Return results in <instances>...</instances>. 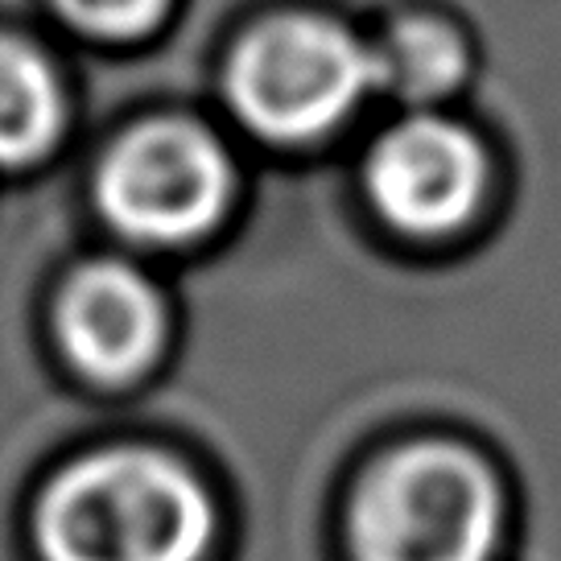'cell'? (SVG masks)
I'll return each instance as SVG.
<instances>
[{
  "label": "cell",
  "instance_id": "cell-1",
  "mask_svg": "<svg viewBox=\"0 0 561 561\" xmlns=\"http://www.w3.org/2000/svg\"><path fill=\"white\" fill-rule=\"evenodd\" d=\"M339 561H512L504 458L455 425H404L359 450L334 495Z\"/></svg>",
  "mask_w": 561,
  "mask_h": 561
},
{
  "label": "cell",
  "instance_id": "cell-2",
  "mask_svg": "<svg viewBox=\"0 0 561 561\" xmlns=\"http://www.w3.org/2000/svg\"><path fill=\"white\" fill-rule=\"evenodd\" d=\"M236 124L280 158H334L380 112L368 21L343 9H277L224 62Z\"/></svg>",
  "mask_w": 561,
  "mask_h": 561
},
{
  "label": "cell",
  "instance_id": "cell-3",
  "mask_svg": "<svg viewBox=\"0 0 561 561\" xmlns=\"http://www.w3.org/2000/svg\"><path fill=\"white\" fill-rule=\"evenodd\" d=\"M343 165L364 224L417 256L479 240L508 182L500 140L471 107L376 112L347 145Z\"/></svg>",
  "mask_w": 561,
  "mask_h": 561
},
{
  "label": "cell",
  "instance_id": "cell-4",
  "mask_svg": "<svg viewBox=\"0 0 561 561\" xmlns=\"http://www.w3.org/2000/svg\"><path fill=\"white\" fill-rule=\"evenodd\" d=\"M215 533L210 491L174 458L140 450L70 467L37 508L46 561H203Z\"/></svg>",
  "mask_w": 561,
  "mask_h": 561
},
{
  "label": "cell",
  "instance_id": "cell-5",
  "mask_svg": "<svg viewBox=\"0 0 561 561\" xmlns=\"http://www.w3.org/2000/svg\"><path fill=\"white\" fill-rule=\"evenodd\" d=\"M236 165L224 140L191 121L145 124L112 149L100 207L133 240L191 244L228 219Z\"/></svg>",
  "mask_w": 561,
  "mask_h": 561
},
{
  "label": "cell",
  "instance_id": "cell-6",
  "mask_svg": "<svg viewBox=\"0 0 561 561\" xmlns=\"http://www.w3.org/2000/svg\"><path fill=\"white\" fill-rule=\"evenodd\" d=\"M364 21L380 112L467 107L483 70V50L462 13L442 0H397Z\"/></svg>",
  "mask_w": 561,
  "mask_h": 561
},
{
  "label": "cell",
  "instance_id": "cell-7",
  "mask_svg": "<svg viewBox=\"0 0 561 561\" xmlns=\"http://www.w3.org/2000/svg\"><path fill=\"white\" fill-rule=\"evenodd\" d=\"M67 355L100 380L137 376L165 339L158 289L124 264H91L67 285L58 306Z\"/></svg>",
  "mask_w": 561,
  "mask_h": 561
},
{
  "label": "cell",
  "instance_id": "cell-8",
  "mask_svg": "<svg viewBox=\"0 0 561 561\" xmlns=\"http://www.w3.org/2000/svg\"><path fill=\"white\" fill-rule=\"evenodd\" d=\"M62 124V91L46 58L0 37V165L42 158Z\"/></svg>",
  "mask_w": 561,
  "mask_h": 561
},
{
  "label": "cell",
  "instance_id": "cell-9",
  "mask_svg": "<svg viewBox=\"0 0 561 561\" xmlns=\"http://www.w3.org/2000/svg\"><path fill=\"white\" fill-rule=\"evenodd\" d=\"M54 4L79 30L104 37L145 34L161 18V9H165V0H54Z\"/></svg>",
  "mask_w": 561,
  "mask_h": 561
},
{
  "label": "cell",
  "instance_id": "cell-10",
  "mask_svg": "<svg viewBox=\"0 0 561 561\" xmlns=\"http://www.w3.org/2000/svg\"><path fill=\"white\" fill-rule=\"evenodd\" d=\"M347 219H364V215L355 210V203H351V198H334V203H327V207L318 210V215H314L318 248H327V240H331L334 231L343 228ZM318 256H322V252H318ZM318 430L327 434V442H334V450H339V455H347V458L359 455V446H355V442H347V434L339 430V421H334L331 404H327V397H322V392H318Z\"/></svg>",
  "mask_w": 561,
  "mask_h": 561
}]
</instances>
